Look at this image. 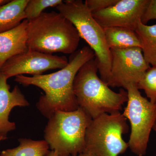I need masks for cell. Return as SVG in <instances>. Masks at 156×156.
<instances>
[{"label":"cell","mask_w":156,"mask_h":156,"mask_svg":"<svg viewBox=\"0 0 156 156\" xmlns=\"http://www.w3.org/2000/svg\"><path fill=\"white\" fill-rule=\"evenodd\" d=\"M95 58L89 46L71 54L67 65L48 74L27 76L19 75L14 80L23 86H34L44 92L37 102V109L48 119L57 111L70 112L79 108L73 92V83L78 71L87 62Z\"/></svg>","instance_id":"1"},{"label":"cell","mask_w":156,"mask_h":156,"mask_svg":"<svg viewBox=\"0 0 156 156\" xmlns=\"http://www.w3.org/2000/svg\"><path fill=\"white\" fill-rule=\"evenodd\" d=\"M95 58L87 62L76 75L73 92L79 107L93 119L104 114L121 112L128 101L125 89L113 91L98 75Z\"/></svg>","instance_id":"2"},{"label":"cell","mask_w":156,"mask_h":156,"mask_svg":"<svg viewBox=\"0 0 156 156\" xmlns=\"http://www.w3.org/2000/svg\"><path fill=\"white\" fill-rule=\"evenodd\" d=\"M27 36L28 50L51 54H73L76 51L81 38L72 23L54 11L43 12L28 21Z\"/></svg>","instance_id":"3"},{"label":"cell","mask_w":156,"mask_h":156,"mask_svg":"<svg viewBox=\"0 0 156 156\" xmlns=\"http://www.w3.org/2000/svg\"><path fill=\"white\" fill-rule=\"evenodd\" d=\"M44 140L51 151L60 156H74L83 152L87 129L92 119L79 107L70 112L57 111L48 119Z\"/></svg>","instance_id":"4"},{"label":"cell","mask_w":156,"mask_h":156,"mask_svg":"<svg viewBox=\"0 0 156 156\" xmlns=\"http://www.w3.org/2000/svg\"><path fill=\"white\" fill-rule=\"evenodd\" d=\"M56 9L72 23L80 38L85 40L93 50L100 77L106 83L110 73L111 53L107 44L103 27L95 20L82 0L64 1Z\"/></svg>","instance_id":"5"},{"label":"cell","mask_w":156,"mask_h":156,"mask_svg":"<svg viewBox=\"0 0 156 156\" xmlns=\"http://www.w3.org/2000/svg\"><path fill=\"white\" fill-rule=\"evenodd\" d=\"M128 130L127 119L121 112L101 115L92 119L87 128L84 152L93 156H119L125 153L128 144L123 135Z\"/></svg>","instance_id":"6"},{"label":"cell","mask_w":156,"mask_h":156,"mask_svg":"<svg viewBox=\"0 0 156 156\" xmlns=\"http://www.w3.org/2000/svg\"><path fill=\"white\" fill-rule=\"evenodd\" d=\"M126 90L128 101L122 114L131 125L128 148L136 156H144L156 122V103L143 97L136 85L130 84Z\"/></svg>","instance_id":"7"},{"label":"cell","mask_w":156,"mask_h":156,"mask_svg":"<svg viewBox=\"0 0 156 156\" xmlns=\"http://www.w3.org/2000/svg\"><path fill=\"white\" fill-rule=\"evenodd\" d=\"M110 50L111 65L106 83L108 86L125 89L130 84L136 86L151 67L144 58L141 48Z\"/></svg>","instance_id":"8"},{"label":"cell","mask_w":156,"mask_h":156,"mask_svg":"<svg viewBox=\"0 0 156 156\" xmlns=\"http://www.w3.org/2000/svg\"><path fill=\"white\" fill-rule=\"evenodd\" d=\"M68 63L66 56L28 50L9 58L1 68L0 73L8 80L21 75H40L49 70L61 69Z\"/></svg>","instance_id":"9"},{"label":"cell","mask_w":156,"mask_h":156,"mask_svg":"<svg viewBox=\"0 0 156 156\" xmlns=\"http://www.w3.org/2000/svg\"><path fill=\"white\" fill-rule=\"evenodd\" d=\"M149 0H118L115 4L92 14L103 28L125 27L136 30Z\"/></svg>","instance_id":"10"},{"label":"cell","mask_w":156,"mask_h":156,"mask_svg":"<svg viewBox=\"0 0 156 156\" xmlns=\"http://www.w3.org/2000/svg\"><path fill=\"white\" fill-rule=\"evenodd\" d=\"M8 79L0 73V135L7 136L9 132L16 129V124L9 120L12 110L16 107H24L30 105L29 102L18 86L10 91Z\"/></svg>","instance_id":"11"},{"label":"cell","mask_w":156,"mask_h":156,"mask_svg":"<svg viewBox=\"0 0 156 156\" xmlns=\"http://www.w3.org/2000/svg\"><path fill=\"white\" fill-rule=\"evenodd\" d=\"M28 21L23 20L13 29L0 34V69L7 60L28 50L27 28Z\"/></svg>","instance_id":"12"},{"label":"cell","mask_w":156,"mask_h":156,"mask_svg":"<svg viewBox=\"0 0 156 156\" xmlns=\"http://www.w3.org/2000/svg\"><path fill=\"white\" fill-rule=\"evenodd\" d=\"M29 0H12L0 5V34L15 28L24 20Z\"/></svg>","instance_id":"13"},{"label":"cell","mask_w":156,"mask_h":156,"mask_svg":"<svg viewBox=\"0 0 156 156\" xmlns=\"http://www.w3.org/2000/svg\"><path fill=\"white\" fill-rule=\"evenodd\" d=\"M107 44L110 50L141 48V44L135 31L125 27L103 28Z\"/></svg>","instance_id":"14"},{"label":"cell","mask_w":156,"mask_h":156,"mask_svg":"<svg viewBox=\"0 0 156 156\" xmlns=\"http://www.w3.org/2000/svg\"><path fill=\"white\" fill-rule=\"evenodd\" d=\"M17 147L2 151L0 156H48L50 146L45 140H34L30 138L18 139Z\"/></svg>","instance_id":"15"},{"label":"cell","mask_w":156,"mask_h":156,"mask_svg":"<svg viewBox=\"0 0 156 156\" xmlns=\"http://www.w3.org/2000/svg\"><path fill=\"white\" fill-rule=\"evenodd\" d=\"M135 32L140 41L143 54L148 64L156 66V24L140 23Z\"/></svg>","instance_id":"16"},{"label":"cell","mask_w":156,"mask_h":156,"mask_svg":"<svg viewBox=\"0 0 156 156\" xmlns=\"http://www.w3.org/2000/svg\"><path fill=\"white\" fill-rule=\"evenodd\" d=\"M62 0H29L26 6L25 14L28 21L37 18L49 7H56L62 3Z\"/></svg>","instance_id":"17"},{"label":"cell","mask_w":156,"mask_h":156,"mask_svg":"<svg viewBox=\"0 0 156 156\" xmlns=\"http://www.w3.org/2000/svg\"><path fill=\"white\" fill-rule=\"evenodd\" d=\"M136 87L144 91L151 102L156 103V66L150 67Z\"/></svg>","instance_id":"18"},{"label":"cell","mask_w":156,"mask_h":156,"mask_svg":"<svg viewBox=\"0 0 156 156\" xmlns=\"http://www.w3.org/2000/svg\"><path fill=\"white\" fill-rule=\"evenodd\" d=\"M118 0H86L85 5L92 14L114 5Z\"/></svg>","instance_id":"19"},{"label":"cell","mask_w":156,"mask_h":156,"mask_svg":"<svg viewBox=\"0 0 156 156\" xmlns=\"http://www.w3.org/2000/svg\"><path fill=\"white\" fill-rule=\"evenodd\" d=\"M156 20V0H149L145 12L141 19V22L146 24L148 21Z\"/></svg>","instance_id":"20"},{"label":"cell","mask_w":156,"mask_h":156,"mask_svg":"<svg viewBox=\"0 0 156 156\" xmlns=\"http://www.w3.org/2000/svg\"><path fill=\"white\" fill-rule=\"evenodd\" d=\"M48 156H60L56 152L53 151H50Z\"/></svg>","instance_id":"21"},{"label":"cell","mask_w":156,"mask_h":156,"mask_svg":"<svg viewBox=\"0 0 156 156\" xmlns=\"http://www.w3.org/2000/svg\"><path fill=\"white\" fill-rule=\"evenodd\" d=\"M74 156H93L91 154L89 153L86 152H84L82 153L79 154L77 155Z\"/></svg>","instance_id":"22"},{"label":"cell","mask_w":156,"mask_h":156,"mask_svg":"<svg viewBox=\"0 0 156 156\" xmlns=\"http://www.w3.org/2000/svg\"><path fill=\"white\" fill-rule=\"evenodd\" d=\"M9 1L10 0H0V5H4L9 2Z\"/></svg>","instance_id":"23"},{"label":"cell","mask_w":156,"mask_h":156,"mask_svg":"<svg viewBox=\"0 0 156 156\" xmlns=\"http://www.w3.org/2000/svg\"><path fill=\"white\" fill-rule=\"evenodd\" d=\"M8 137L7 136H3V135H0V142L3 140H5L7 139Z\"/></svg>","instance_id":"24"},{"label":"cell","mask_w":156,"mask_h":156,"mask_svg":"<svg viewBox=\"0 0 156 156\" xmlns=\"http://www.w3.org/2000/svg\"><path fill=\"white\" fill-rule=\"evenodd\" d=\"M153 130H154V131L156 133V122L155 123L154 125L153 128Z\"/></svg>","instance_id":"25"}]
</instances>
